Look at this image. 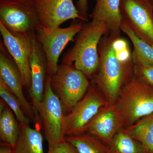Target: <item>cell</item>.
I'll use <instances>...</instances> for the list:
<instances>
[{
	"label": "cell",
	"mask_w": 153,
	"mask_h": 153,
	"mask_svg": "<svg viewBox=\"0 0 153 153\" xmlns=\"http://www.w3.org/2000/svg\"><path fill=\"white\" fill-rule=\"evenodd\" d=\"M118 34H108L98 46L99 68L91 82L104 96L108 104L116 102L122 88L134 74L132 52L127 41Z\"/></svg>",
	"instance_id": "cell-1"
},
{
	"label": "cell",
	"mask_w": 153,
	"mask_h": 153,
	"mask_svg": "<svg viewBox=\"0 0 153 153\" xmlns=\"http://www.w3.org/2000/svg\"><path fill=\"white\" fill-rule=\"evenodd\" d=\"M106 26L102 22L92 20L84 24L75 37V44L64 54L61 64L74 65L88 79H93L100 66L98 46L106 34Z\"/></svg>",
	"instance_id": "cell-2"
},
{
	"label": "cell",
	"mask_w": 153,
	"mask_h": 153,
	"mask_svg": "<svg viewBox=\"0 0 153 153\" xmlns=\"http://www.w3.org/2000/svg\"><path fill=\"white\" fill-rule=\"evenodd\" d=\"M115 104L127 127L152 113L153 89L134 74L122 88Z\"/></svg>",
	"instance_id": "cell-3"
},
{
	"label": "cell",
	"mask_w": 153,
	"mask_h": 153,
	"mask_svg": "<svg viewBox=\"0 0 153 153\" xmlns=\"http://www.w3.org/2000/svg\"><path fill=\"white\" fill-rule=\"evenodd\" d=\"M49 77L66 114L84 97L91 85L87 76L73 64H60L56 73Z\"/></svg>",
	"instance_id": "cell-4"
},
{
	"label": "cell",
	"mask_w": 153,
	"mask_h": 153,
	"mask_svg": "<svg viewBox=\"0 0 153 153\" xmlns=\"http://www.w3.org/2000/svg\"><path fill=\"white\" fill-rule=\"evenodd\" d=\"M0 22L16 37L43 28L34 0H0Z\"/></svg>",
	"instance_id": "cell-5"
},
{
	"label": "cell",
	"mask_w": 153,
	"mask_h": 153,
	"mask_svg": "<svg viewBox=\"0 0 153 153\" xmlns=\"http://www.w3.org/2000/svg\"><path fill=\"white\" fill-rule=\"evenodd\" d=\"M49 149L65 141L63 120L65 114L60 98L53 90L49 76L45 82L44 98L38 110Z\"/></svg>",
	"instance_id": "cell-6"
},
{
	"label": "cell",
	"mask_w": 153,
	"mask_h": 153,
	"mask_svg": "<svg viewBox=\"0 0 153 153\" xmlns=\"http://www.w3.org/2000/svg\"><path fill=\"white\" fill-rule=\"evenodd\" d=\"M25 47L29 57L32 83L29 92L36 112L44 98L47 76V62L41 45L37 40L36 32L17 37Z\"/></svg>",
	"instance_id": "cell-7"
},
{
	"label": "cell",
	"mask_w": 153,
	"mask_h": 153,
	"mask_svg": "<svg viewBox=\"0 0 153 153\" xmlns=\"http://www.w3.org/2000/svg\"><path fill=\"white\" fill-rule=\"evenodd\" d=\"M84 24L75 22L66 28L48 30L41 28L36 32V38L43 48L47 62V75L52 76L58 70V59L69 42L80 32Z\"/></svg>",
	"instance_id": "cell-8"
},
{
	"label": "cell",
	"mask_w": 153,
	"mask_h": 153,
	"mask_svg": "<svg viewBox=\"0 0 153 153\" xmlns=\"http://www.w3.org/2000/svg\"><path fill=\"white\" fill-rule=\"evenodd\" d=\"M107 104L101 91L91 82L84 97L64 116L63 130L65 136L83 133L88 123L102 107Z\"/></svg>",
	"instance_id": "cell-9"
},
{
	"label": "cell",
	"mask_w": 153,
	"mask_h": 153,
	"mask_svg": "<svg viewBox=\"0 0 153 153\" xmlns=\"http://www.w3.org/2000/svg\"><path fill=\"white\" fill-rule=\"evenodd\" d=\"M123 21L138 37L153 47L152 0H122Z\"/></svg>",
	"instance_id": "cell-10"
},
{
	"label": "cell",
	"mask_w": 153,
	"mask_h": 153,
	"mask_svg": "<svg viewBox=\"0 0 153 153\" xmlns=\"http://www.w3.org/2000/svg\"><path fill=\"white\" fill-rule=\"evenodd\" d=\"M41 25L44 29L53 30L68 20L85 21L74 6L73 0H34Z\"/></svg>",
	"instance_id": "cell-11"
},
{
	"label": "cell",
	"mask_w": 153,
	"mask_h": 153,
	"mask_svg": "<svg viewBox=\"0 0 153 153\" xmlns=\"http://www.w3.org/2000/svg\"><path fill=\"white\" fill-rule=\"evenodd\" d=\"M0 78L19 99L24 112L31 122L36 123L37 117L33 106L28 102L23 91V80L19 68L4 43H0Z\"/></svg>",
	"instance_id": "cell-12"
},
{
	"label": "cell",
	"mask_w": 153,
	"mask_h": 153,
	"mask_svg": "<svg viewBox=\"0 0 153 153\" xmlns=\"http://www.w3.org/2000/svg\"><path fill=\"white\" fill-rule=\"evenodd\" d=\"M125 128L123 118L117 105L107 104L102 107L83 130L108 145L114 136Z\"/></svg>",
	"instance_id": "cell-13"
},
{
	"label": "cell",
	"mask_w": 153,
	"mask_h": 153,
	"mask_svg": "<svg viewBox=\"0 0 153 153\" xmlns=\"http://www.w3.org/2000/svg\"><path fill=\"white\" fill-rule=\"evenodd\" d=\"M0 32L3 43L15 61L22 76L25 87L30 90L32 83L31 70L27 51L21 41L0 22Z\"/></svg>",
	"instance_id": "cell-14"
},
{
	"label": "cell",
	"mask_w": 153,
	"mask_h": 153,
	"mask_svg": "<svg viewBox=\"0 0 153 153\" xmlns=\"http://www.w3.org/2000/svg\"><path fill=\"white\" fill-rule=\"evenodd\" d=\"M121 2V0H96L90 17L104 23L107 28L105 34L120 33L123 21Z\"/></svg>",
	"instance_id": "cell-15"
},
{
	"label": "cell",
	"mask_w": 153,
	"mask_h": 153,
	"mask_svg": "<svg viewBox=\"0 0 153 153\" xmlns=\"http://www.w3.org/2000/svg\"><path fill=\"white\" fill-rule=\"evenodd\" d=\"M19 124L20 134L13 153H45L44 137L40 130L30 125Z\"/></svg>",
	"instance_id": "cell-16"
},
{
	"label": "cell",
	"mask_w": 153,
	"mask_h": 153,
	"mask_svg": "<svg viewBox=\"0 0 153 153\" xmlns=\"http://www.w3.org/2000/svg\"><path fill=\"white\" fill-rule=\"evenodd\" d=\"M65 140L74 153H108L107 145L88 133L66 136Z\"/></svg>",
	"instance_id": "cell-17"
},
{
	"label": "cell",
	"mask_w": 153,
	"mask_h": 153,
	"mask_svg": "<svg viewBox=\"0 0 153 153\" xmlns=\"http://www.w3.org/2000/svg\"><path fill=\"white\" fill-rule=\"evenodd\" d=\"M124 130L141 143L148 153H153V112L134 124L125 128Z\"/></svg>",
	"instance_id": "cell-18"
},
{
	"label": "cell",
	"mask_w": 153,
	"mask_h": 153,
	"mask_svg": "<svg viewBox=\"0 0 153 153\" xmlns=\"http://www.w3.org/2000/svg\"><path fill=\"white\" fill-rule=\"evenodd\" d=\"M20 124L13 111L6 106L0 113L1 143L15 147L20 134Z\"/></svg>",
	"instance_id": "cell-19"
},
{
	"label": "cell",
	"mask_w": 153,
	"mask_h": 153,
	"mask_svg": "<svg viewBox=\"0 0 153 153\" xmlns=\"http://www.w3.org/2000/svg\"><path fill=\"white\" fill-rule=\"evenodd\" d=\"M121 30L128 36L133 45L132 58L134 63L153 64V47L134 33L122 21Z\"/></svg>",
	"instance_id": "cell-20"
},
{
	"label": "cell",
	"mask_w": 153,
	"mask_h": 153,
	"mask_svg": "<svg viewBox=\"0 0 153 153\" xmlns=\"http://www.w3.org/2000/svg\"><path fill=\"white\" fill-rule=\"evenodd\" d=\"M108 153H148L141 143L125 131L118 132L107 145Z\"/></svg>",
	"instance_id": "cell-21"
},
{
	"label": "cell",
	"mask_w": 153,
	"mask_h": 153,
	"mask_svg": "<svg viewBox=\"0 0 153 153\" xmlns=\"http://www.w3.org/2000/svg\"><path fill=\"white\" fill-rule=\"evenodd\" d=\"M0 96L1 98L13 111L19 123L23 125L30 124L31 121L24 112L19 99L1 78H0Z\"/></svg>",
	"instance_id": "cell-22"
},
{
	"label": "cell",
	"mask_w": 153,
	"mask_h": 153,
	"mask_svg": "<svg viewBox=\"0 0 153 153\" xmlns=\"http://www.w3.org/2000/svg\"><path fill=\"white\" fill-rule=\"evenodd\" d=\"M134 74L153 89V64L134 63Z\"/></svg>",
	"instance_id": "cell-23"
},
{
	"label": "cell",
	"mask_w": 153,
	"mask_h": 153,
	"mask_svg": "<svg viewBox=\"0 0 153 153\" xmlns=\"http://www.w3.org/2000/svg\"><path fill=\"white\" fill-rule=\"evenodd\" d=\"M47 153H74L71 147L66 141L52 149H48Z\"/></svg>",
	"instance_id": "cell-24"
},
{
	"label": "cell",
	"mask_w": 153,
	"mask_h": 153,
	"mask_svg": "<svg viewBox=\"0 0 153 153\" xmlns=\"http://www.w3.org/2000/svg\"><path fill=\"white\" fill-rule=\"evenodd\" d=\"M76 9L79 12L80 16L85 19V22H88V0H78Z\"/></svg>",
	"instance_id": "cell-25"
},
{
	"label": "cell",
	"mask_w": 153,
	"mask_h": 153,
	"mask_svg": "<svg viewBox=\"0 0 153 153\" xmlns=\"http://www.w3.org/2000/svg\"><path fill=\"white\" fill-rule=\"evenodd\" d=\"M0 153H13V149L9 145L1 143Z\"/></svg>",
	"instance_id": "cell-26"
},
{
	"label": "cell",
	"mask_w": 153,
	"mask_h": 153,
	"mask_svg": "<svg viewBox=\"0 0 153 153\" xmlns=\"http://www.w3.org/2000/svg\"><path fill=\"white\" fill-rule=\"evenodd\" d=\"M152 3H153V0H152Z\"/></svg>",
	"instance_id": "cell-27"
}]
</instances>
